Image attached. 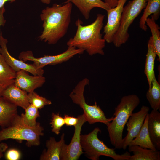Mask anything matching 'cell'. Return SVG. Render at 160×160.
<instances>
[{
	"label": "cell",
	"instance_id": "1",
	"mask_svg": "<svg viewBox=\"0 0 160 160\" xmlns=\"http://www.w3.org/2000/svg\"><path fill=\"white\" fill-rule=\"evenodd\" d=\"M72 4H53L47 7L40 14L43 31L39 39L49 44H56L66 33L71 21Z\"/></svg>",
	"mask_w": 160,
	"mask_h": 160
},
{
	"label": "cell",
	"instance_id": "2",
	"mask_svg": "<svg viewBox=\"0 0 160 160\" xmlns=\"http://www.w3.org/2000/svg\"><path fill=\"white\" fill-rule=\"evenodd\" d=\"M104 15L97 14L95 21L90 24L83 25L82 22L78 18L75 24L76 33L67 43L68 47H73L86 51L90 55L104 54L103 49L106 41L102 38L101 31L103 28Z\"/></svg>",
	"mask_w": 160,
	"mask_h": 160
},
{
	"label": "cell",
	"instance_id": "3",
	"mask_svg": "<svg viewBox=\"0 0 160 160\" xmlns=\"http://www.w3.org/2000/svg\"><path fill=\"white\" fill-rule=\"evenodd\" d=\"M140 102V98L137 95H129L123 96L115 107L114 119L106 125L111 143L115 148H122L124 126Z\"/></svg>",
	"mask_w": 160,
	"mask_h": 160
},
{
	"label": "cell",
	"instance_id": "4",
	"mask_svg": "<svg viewBox=\"0 0 160 160\" xmlns=\"http://www.w3.org/2000/svg\"><path fill=\"white\" fill-rule=\"evenodd\" d=\"M43 130L39 123L34 127L26 125L17 115L9 126L0 131V142L8 139L25 140L28 147L38 146L40 144V137L44 135Z\"/></svg>",
	"mask_w": 160,
	"mask_h": 160
},
{
	"label": "cell",
	"instance_id": "5",
	"mask_svg": "<svg viewBox=\"0 0 160 160\" xmlns=\"http://www.w3.org/2000/svg\"><path fill=\"white\" fill-rule=\"evenodd\" d=\"M100 130L95 128L91 132L86 135H81V143L86 156L92 160H98L100 156H104L110 157L114 160H129L131 156L127 151L122 154H117L113 148H108L98 137Z\"/></svg>",
	"mask_w": 160,
	"mask_h": 160
},
{
	"label": "cell",
	"instance_id": "6",
	"mask_svg": "<svg viewBox=\"0 0 160 160\" xmlns=\"http://www.w3.org/2000/svg\"><path fill=\"white\" fill-rule=\"evenodd\" d=\"M89 84V81L85 78L80 81L71 92L69 97L73 103L79 105L82 109L83 115L90 124L100 122L107 125L114 119V117L107 118L100 107L95 102L94 105H89L85 101L84 92L85 86Z\"/></svg>",
	"mask_w": 160,
	"mask_h": 160
},
{
	"label": "cell",
	"instance_id": "7",
	"mask_svg": "<svg viewBox=\"0 0 160 160\" xmlns=\"http://www.w3.org/2000/svg\"><path fill=\"white\" fill-rule=\"evenodd\" d=\"M147 3V0H132L124 7L119 27L113 38V42L116 47H120L128 40L129 26L145 8Z\"/></svg>",
	"mask_w": 160,
	"mask_h": 160
},
{
	"label": "cell",
	"instance_id": "8",
	"mask_svg": "<svg viewBox=\"0 0 160 160\" xmlns=\"http://www.w3.org/2000/svg\"><path fill=\"white\" fill-rule=\"evenodd\" d=\"M84 51L73 47H68L67 49L64 52L54 55H45L44 57L36 58L31 51H23L19 55L20 60L24 62L30 61L38 68L43 69L45 66L55 65L66 61L78 54L83 53Z\"/></svg>",
	"mask_w": 160,
	"mask_h": 160
},
{
	"label": "cell",
	"instance_id": "9",
	"mask_svg": "<svg viewBox=\"0 0 160 160\" xmlns=\"http://www.w3.org/2000/svg\"><path fill=\"white\" fill-rule=\"evenodd\" d=\"M78 121L74 126L73 136L68 145L65 143L63 148L61 154V160H78L84 153L81 143V128L86 121L83 114L78 116Z\"/></svg>",
	"mask_w": 160,
	"mask_h": 160
},
{
	"label": "cell",
	"instance_id": "10",
	"mask_svg": "<svg viewBox=\"0 0 160 160\" xmlns=\"http://www.w3.org/2000/svg\"><path fill=\"white\" fill-rule=\"evenodd\" d=\"M7 41L2 35L0 31V53L6 63L16 72L24 70L34 76H43L44 71L43 69L37 68L33 64L25 63L21 60H17L9 53L7 47Z\"/></svg>",
	"mask_w": 160,
	"mask_h": 160
},
{
	"label": "cell",
	"instance_id": "11",
	"mask_svg": "<svg viewBox=\"0 0 160 160\" xmlns=\"http://www.w3.org/2000/svg\"><path fill=\"white\" fill-rule=\"evenodd\" d=\"M127 0H118L117 5L106 11L108 19L104 28L103 38L108 43L113 42L114 36L118 31L120 24L124 5Z\"/></svg>",
	"mask_w": 160,
	"mask_h": 160
},
{
	"label": "cell",
	"instance_id": "12",
	"mask_svg": "<svg viewBox=\"0 0 160 160\" xmlns=\"http://www.w3.org/2000/svg\"><path fill=\"white\" fill-rule=\"evenodd\" d=\"M149 110V107L143 105L139 111L132 113L129 117L126 124L127 133L123 139L122 148L124 150L127 148L130 142L139 133Z\"/></svg>",
	"mask_w": 160,
	"mask_h": 160
},
{
	"label": "cell",
	"instance_id": "13",
	"mask_svg": "<svg viewBox=\"0 0 160 160\" xmlns=\"http://www.w3.org/2000/svg\"><path fill=\"white\" fill-rule=\"evenodd\" d=\"M28 72L24 70L17 72L14 84L21 89L29 93L42 86L45 81V78L43 76H30Z\"/></svg>",
	"mask_w": 160,
	"mask_h": 160
},
{
	"label": "cell",
	"instance_id": "14",
	"mask_svg": "<svg viewBox=\"0 0 160 160\" xmlns=\"http://www.w3.org/2000/svg\"><path fill=\"white\" fill-rule=\"evenodd\" d=\"M1 96L24 110L30 104L27 92L16 87L14 83L9 85L4 89Z\"/></svg>",
	"mask_w": 160,
	"mask_h": 160
},
{
	"label": "cell",
	"instance_id": "15",
	"mask_svg": "<svg viewBox=\"0 0 160 160\" xmlns=\"http://www.w3.org/2000/svg\"><path fill=\"white\" fill-rule=\"evenodd\" d=\"M148 130L151 142L156 149L160 150V113L153 110L148 114Z\"/></svg>",
	"mask_w": 160,
	"mask_h": 160
},
{
	"label": "cell",
	"instance_id": "16",
	"mask_svg": "<svg viewBox=\"0 0 160 160\" xmlns=\"http://www.w3.org/2000/svg\"><path fill=\"white\" fill-rule=\"evenodd\" d=\"M64 134L63 133L60 139L57 141L54 137H51L47 141L46 145L47 150H44L41 155L40 159L41 160H60L63 148L65 144Z\"/></svg>",
	"mask_w": 160,
	"mask_h": 160
},
{
	"label": "cell",
	"instance_id": "17",
	"mask_svg": "<svg viewBox=\"0 0 160 160\" xmlns=\"http://www.w3.org/2000/svg\"><path fill=\"white\" fill-rule=\"evenodd\" d=\"M17 106L2 96H0V126H9L18 115Z\"/></svg>",
	"mask_w": 160,
	"mask_h": 160
},
{
	"label": "cell",
	"instance_id": "18",
	"mask_svg": "<svg viewBox=\"0 0 160 160\" xmlns=\"http://www.w3.org/2000/svg\"><path fill=\"white\" fill-rule=\"evenodd\" d=\"M68 2L74 4L87 20L89 18L90 12L94 8H100L106 11L111 8L101 0H67L64 3Z\"/></svg>",
	"mask_w": 160,
	"mask_h": 160
},
{
	"label": "cell",
	"instance_id": "19",
	"mask_svg": "<svg viewBox=\"0 0 160 160\" xmlns=\"http://www.w3.org/2000/svg\"><path fill=\"white\" fill-rule=\"evenodd\" d=\"M131 155L129 160H160V152L158 150L143 148L137 145L128 146Z\"/></svg>",
	"mask_w": 160,
	"mask_h": 160
},
{
	"label": "cell",
	"instance_id": "20",
	"mask_svg": "<svg viewBox=\"0 0 160 160\" xmlns=\"http://www.w3.org/2000/svg\"><path fill=\"white\" fill-rule=\"evenodd\" d=\"M148 114L145 118L143 124L139 133L130 142L128 146L137 145L143 148L157 150L151 141L148 132Z\"/></svg>",
	"mask_w": 160,
	"mask_h": 160
},
{
	"label": "cell",
	"instance_id": "21",
	"mask_svg": "<svg viewBox=\"0 0 160 160\" xmlns=\"http://www.w3.org/2000/svg\"><path fill=\"white\" fill-rule=\"evenodd\" d=\"M139 22L140 28L145 31L147 30L146 21L148 16L152 14L155 21L160 15V0H147V4Z\"/></svg>",
	"mask_w": 160,
	"mask_h": 160
},
{
	"label": "cell",
	"instance_id": "22",
	"mask_svg": "<svg viewBox=\"0 0 160 160\" xmlns=\"http://www.w3.org/2000/svg\"><path fill=\"white\" fill-rule=\"evenodd\" d=\"M156 53L153 49L152 40L151 36L148 42V50L144 69L145 74L148 81L149 87H150L153 79L155 76L154 67Z\"/></svg>",
	"mask_w": 160,
	"mask_h": 160
},
{
	"label": "cell",
	"instance_id": "23",
	"mask_svg": "<svg viewBox=\"0 0 160 160\" xmlns=\"http://www.w3.org/2000/svg\"><path fill=\"white\" fill-rule=\"evenodd\" d=\"M146 97L152 109L160 111V85L155 76L147 92Z\"/></svg>",
	"mask_w": 160,
	"mask_h": 160
},
{
	"label": "cell",
	"instance_id": "24",
	"mask_svg": "<svg viewBox=\"0 0 160 160\" xmlns=\"http://www.w3.org/2000/svg\"><path fill=\"white\" fill-rule=\"evenodd\" d=\"M153 15L151 18L148 17L146 21V24L149 28L151 34V36L153 49L160 61V28L157 24Z\"/></svg>",
	"mask_w": 160,
	"mask_h": 160
},
{
	"label": "cell",
	"instance_id": "25",
	"mask_svg": "<svg viewBox=\"0 0 160 160\" xmlns=\"http://www.w3.org/2000/svg\"><path fill=\"white\" fill-rule=\"evenodd\" d=\"M16 72L6 63L0 53V82L4 84L14 83Z\"/></svg>",
	"mask_w": 160,
	"mask_h": 160
},
{
	"label": "cell",
	"instance_id": "26",
	"mask_svg": "<svg viewBox=\"0 0 160 160\" xmlns=\"http://www.w3.org/2000/svg\"><path fill=\"white\" fill-rule=\"evenodd\" d=\"M25 110V113L20 116L23 122L30 127L36 126L38 123L36 121V119L40 116L38 109L30 104Z\"/></svg>",
	"mask_w": 160,
	"mask_h": 160
},
{
	"label": "cell",
	"instance_id": "27",
	"mask_svg": "<svg viewBox=\"0 0 160 160\" xmlns=\"http://www.w3.org/2000/svg\"><path fill=\"white\" fill-rule=\"evenodd\" d=\"M28 102L30 104L33 105L39 109H41L44 106L52 104L51 101L40 96L34 91L28 94Z\"/></svg>",
	"mask_w": 160,
	"mask_h": 160
},
{
	"label": "cell",
	"instance_id": "28",
	"mask_svg": "<svg viewBox=\"0 0 160 160\" xmlns=\"http://www.w3.org/2000/svg\"><path fill=\"white\" fill-rule=\"evenodd\" d=\"M52 119L50 122L52 131L56 135H58L62 127L65 124L63 118L60 116L59 113H52Z\"/></svg>",
	"mask_w": 160,
	"mask_h": 160
},
{
	"label": "cell",
	"instance_id": "29",
	"mask_svg": "<svg viewBox=\"0 0 160 160\" xmlns=\"http://www.w3.org/2000/svg\"><path fill=\"white\" fill-rule=\"evenodd\" d=\"M21 154L17 150L12 149L8 150L7 152L5 157L8 160H17L20 157Z\"/></svg>",
	"mask_w": 160,
	"mask_h": 160
},
{
	"label": "cell",
	"instance_id": "30",
	"mask_svg": "<svg viewBox=\"0 0 160 160\" xmlns=\"http://www.w3.org/2000/svg\"><path fill=\"white\" fill-rule=\"evenodd\" d=\"M65 124L67 126H75L77 123L78 118L65 114L63 117Z\"/></svg>",
	"mask_w": 160,
	"mask_h": 160
},
{
	"label": "cell",
	"instance_id": "31",
	"mask_svg": "<svg viewBox=\"0 0 160 160\" xmlns=\"http://www.w3.org/2000/svg\"><path fill=\"white\" fill-rule=\"evenodd\" d=\"M5 11V9L4 6L0 9V28L1 26H4L6 23V21L4 16Z\"/></svg>",
	"mask_w": 160,
	"mask_h": 160
},
{
	"label": "cell",
	"instance_id": "32",
	"mask_svg": "<svg viewBox=\"0 0 160 160\" xmlns=\"http://www.w3.org/2000/svg\"><path fill=\"white\" fill-rule=\"evenodd\" d=\"M7 144L3 143H0V159L3 156V153L7 149Z\"/></svg>",
	"mask_w": 160,
	"mask_h": 160
},
{
	"label": "cell",
	"instance_id": "33",
	"mask_svg": "<svg viewBox=\"0 0 160 160\" xmlns=\"http://www.w3.org/2000/svg\"><path fill=\"white\" fill-rule=\"evenodd\" d=\"M118 0H104L110 8L115 7L117 5Z\"/></svg>",
	"mask_w": 160,
	"mask_h": 160
},
{
	"label": "cell",
	"instance_id": "34",
	"mask_svg": "<svg viewBox=\"0 0 160 160\" xmlns=\"http://www.w3.org/2000/svg\"><path fill=\"white\" fill-rule=\"evenodd\" d=\"M10 84H3L0 82V96H1L2 92L4 89Z\"/></svg>",
	"mask_w": 160,
	"mask_h": 160
},
{
	"label": "cell",
	"instance_id": "35",
	"mask_svg": "<svg viewBox=\"0 0 160 160\" xmlns=\"http://www.w3.org/2000/svg\"><path fill=\"white\" fill-rule=\"evenodd\" d=\"M16 0H0V9L4 6L5 3L7 1H10L11 2H13Z\"/></svg>",
	"mask_w": 160,
	"mask_h": 160
},
{
	"label": "cell",
	"instance_id": "36",
	"mask_svg": "<svg viewBox=\"0 0 160 160\" xmlns=\"http://www.w3.org/2000/svg\"><path fill=\"white\" fill-rule=\"evenodd\" d=\"M52 0H40L41 1L42 3L46 4H49Z\"/></svg>",
	"mask_w": 160,
	"mask_h": 160
}]
</instances>
